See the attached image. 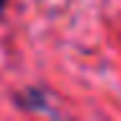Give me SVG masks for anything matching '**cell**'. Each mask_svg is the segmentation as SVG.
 Instances as JSON below:
<instances>
[{
	"mask_svg": "<svg viewBox=\"0 0 121 121\" xmlns=\"http://www.w3.org/2000/svg\"><path fill=\"white\" fill-rule=\"evenodd\" d=\"M5 3H8V0H0V13L5 10Z\"/></svg>",
	"mask_w": 121,
	"mask_h": 121,
	"instance_id": "6da1fadb",
	"label": "cell"
}]
</instances>
